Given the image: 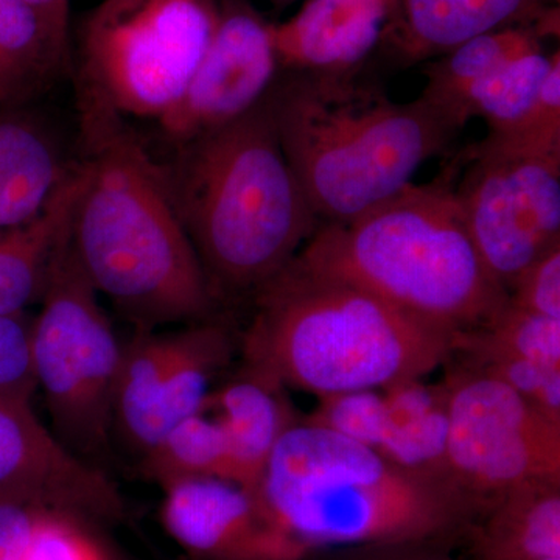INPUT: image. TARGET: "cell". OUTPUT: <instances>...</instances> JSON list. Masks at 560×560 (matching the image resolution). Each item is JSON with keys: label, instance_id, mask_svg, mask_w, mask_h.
Masks as SVG:
<instances>
[{"label": "cell", "instance_id": "1", "mask_svg": "<svg viewBox=\"0 0 560 560\" xmlns=\"http://www.w3.org/2000/svg\"><path fill=\"white\" fill-rule=\"evenodd\" d=\"M77 102L83 184L70 245L92 287L136 329L215 318L219 301L160 162L116 110L83 91Z\"/></svg>", "mask_w": 560, "mask_h": 560}, {"label": "cell", "instance_id": "2", "mask_svg": "<svg viewBox=\"0 0 560 560\" xmlns=\"http://www.w3.org/2000/svg\"><path fill=\"white\" fill-rule=\"evenodd\" d=\"M161 171L217 301L253 296L320 224L268 95L241 119L175 145Z\"/></svg>", "mask_w": 560, "mask_h": 560}, {"label": "cell", "instance_id": "3", "mask_svg": "<svg viewBox=\"0 0 560 560\" xmlns=\"http://www.w3.org/2000/svg\"><path fill=\"white\" fill-rule=\"evenodd\" d=\"M453 342L452 331L293 259L253 294L238 349L243 366L323 399L423 378L451 361Z\"/></svg>", "mask_w": 560, "mask_h": 560}, {"label": "cell", "instance_id": "4", "mask_svg": "<svg viewBox=\"0 0 560 560\" xmlns=\"http://www.w3.org/2000/svg\"><path fill=\"white\" fill-rule=\"evenodd\" d=\"M254 492L313 555L451 541L482 508L455 481L404 469L304 418L282 434Z\"/></svg>", "mask_w": 560, "mask_h": 560}, {"label": "cell", "instance_id": "5", "mask_svg": "<svg viewBox=\"0 0 560 560\" xmlns=\"http://www.w3.org/2000/svg\"><path fill=\"white\" fill-rule=\"evenodd\" d=\"M268 98L280 145L320 224L388 200L460 131L422 97L390 101L360 73L290 72Z\"/></svg>", "mask_w": 560, "mask_h": 560}, {"label": "cell", "instance_id": "6", "mask_svg": "<svg viewBox=\"0 0 560 560\" xmlns=\"http://www.w3.org/2000/svg\"><path fill=\"white\" fill-rule=\"evenodd\" d=\"M453 173L408 184L340 223H323L294 259L418 318L459 334L510 301L471 241Z\"/></svg>", "mask_w": 560, "mask_h": 560}, {"label": "cell", "instance_id": "7", "mask_svg": "<svg viewBox=\"0 0 560 560\" xmlns=\"http://www.w3.org/2000/svg\"><path fill=\"white\" fill-rule=\"evenodd\" d=\"M220 0H102L80 31L77 90L125 119L158 120L200 65Z\"/></svg>", "mask_w": 560, "mask_h": 560}, {"label": "cell", "instance_id": "8", "mask_svg": "<svg viewBox=\"0 0 560 560\" xmlns=\"http://www.w3.org/2000/svg\"><path fill=\"white\" fill-rule=\"evenodd\" d=\"M33 318L32 357L54 434L103 470L113 440L114 396L124 345L84 275L70 237Z\"/></svg>", "mask_w": 560, "mask_h": 560}, {"label": "cell", "instance_id": "9", "mask_svg": "<svg viewBox=\"0 0 560 560\" xmlns=\"http://www.w3.org/2000/svg\"><path fill=\"white\" fill-rule=\"evenodd\" d=\"M467 161L456 197L486 268L510 293L518 276L560 243V151L488 135L470 147Z\"/></svg>", "mask_w": 560, "mask_h": 560}, {"label": "cell", "instance_id": "10", "mask_svg": "<svg viewBox=\"0 0 560 560\" xmlns=\"http://www.w3.org/2000/svg\"><path fill=\"white\" fill-rule=\"evenodd\" d=\"M447 389V463L480 501L533 481L560 482V422L489 375L453 368Z\"/></svg>", "mask_w": 560, "mask_h": 560}, {"label": "cell", "instance_id": "11", "mask_svg": "<svg viewBox=\"0 0 560 560\" xmlns=\"http://www.w3.org/2000/svg\"><path fill=\"white\" fill-rule=\"evenodd\" d=\"M238 348L215 318L172 331L136 329L124 345L113 433L138 458L173 427L205 411L213 378Z\"/></svg>", "mask_w": 560, "mask_h": 560}, {"label": "cell", "instance_id": "12", "mask_svg": "<svg viewBox=\"0 0 560 560\" xmlns=\"http://www.w3.org/2000/svg\"><path fill=\"white\" fill-rule=\"evenodd\" d=\"M279 62L272 24L248 0H220V18L200 65L158 127L173 147L226 127L275 86Z\"/></svg>", "mask_w": 560, "mask_h": 560}, {"label": "cell", "instance_id": "13", "mask_svg": "<svg viewBox=\"0 0 560 560\" xmlns=\"http://www.w3.org/2000/svg\"><path fill=\"white\" fill-rule=\"evenodd\" d=\"M0 501L73 512L105 528L128 518L108 474L69 452L31 404L7 397H0Z\"/></svg>", "mask_w": 560, "mask_h": 560}, {"label": "cell", "instance_id": "14", "mask_svg": "<svg viewBox=\"0 0 560 560\" xmlns=\"http://www.w3.org/2000/svg\"><path fill=\"white\" fill-rule=\"evenodd\" d=\"M304 419L366 445L404 469L455 481L447 463L444 383L429 385L423 378H412L385 388L323 397Z\"/></svg>", "mask_w": 560, "mask_h": 560}, {"label": "cell", "instance_id": "15", "mask_svg": "<svg viewBox=\"0 0 560 560\" xmlns=\"http://www.w3.org/2000/svg\"><path fill=\"white\" fill-rule=\"evenodd\" d=\"M161 522L189 560H311L254 490L223 478H191L162 489Z\"/></svg>", "mask_w": 560, "mask_h": 560}, {"label": "cell", "instance_id": "16", "mask_svg": "<svg viewBox=\"0 0 560 560\" xmlns=\"http://www.w3.org/2000/svg\"><path fill=\"white\" fill-rule=\"evenodd\" d=\"M397 0H305L289 21L272 24L280 70L315 75L360 73L381 51Z\"/></svg>", "mask_w": 560, "mask_h": 560}, {"label": "cell", "instance_id": "17", "mask_svg": "<svg viewBox=\"0 0 560 560\" xmlns=\"http://www.w3.org/2000/svg\"><path fill=\"white\" fill-rule=\"evenodd\" d=\"M515 25L558 36L559 0H397L382 50L401 66L418 65Z\"/></svg>", "mask_w": 560, "mask_h": 560}, {"label": "cell", "instance_id": "18", "mask_svg": "<svg viewBox=\"0 0 560 560\" xmlns=\"http://www.w3.org/2000/svg\"><path fill=\"white\" fill-rule=\"evenodd\" d=\"M202 412L219 420L226 436L230 481L250 490H256L276 444L298 419L285 388L246 366L210 390Z\"/></svg>", "mask_w": 560, "mask_h": 560}, {"label": "cell", "instance_id": "19", "mask_svg": "<svg viewBox=\"0 0 560 560\" xmlns=\"http://www.w3.org/2000/svg\"><path fill=\"white\" fill-rule=\"evenodd\" d=\"M81 184L80 161L72 162L60 186L35 215L0 228V315L27 313L43 301L51 268L70 237Z\"/></svg>", "mask_w": 560, "mask_h": 560}, {"label": "cell", "instance_id": "20", "mask_svg": "<svg viewBox=\"0 0 560 560\" xmlns=\"http://www.w3.org/2000/svg\"><path fill=\"white\" fill-rule=\"evenodd\" d=\"M471 560L560 558V482L533 481L489 500L471 521Z\"/></svg>", "mask_w": 560, "mask_h": 560}, {"label": "cell", "instance_id": "21", "mask_svg": "<svg viewBox=\"0 0 560 560\" xmlns=\"http://www.w3.org/2000/svg\"><path fill=\"white\" fill-rule=\"evenodd\" d=\"M72 162L54 132L24 108H0V228L31 219Z\"/></svg>", "mask_w": 560, "mask_h": 560}, {"label": "cell", "instance_id": "22", "mask_svg": "<svg viewBox=\"0 0 560 560\" xmlns=\"http://www.w3.org/2000/svg\"><path fill=\"white\" fill-rule=\"evenodd\" d=\"M68 61L69 49L24 0H0V108H24Z\"/></svg>", "mask_w": 560, "mask_h": 560}, {"label": "cell", "instance_id": "23", "mask_svg": "<svg viewBox=\"0 0 560 560\" xmlns=\"http://www.w3.org/2000/svg\"><path fill=\"white\" fill-rule=\"evenodd\" d=\"M547 38L539 27L515 25L464 40L427 65V84L420 97L460 130L456 124V109L463 95L478 81L499 72L510 62L544 50Z\"/></svg>", "mask_w": 560, "mask_h": 560}, {"label": "cell", "instance_id": "24", "mask_svg": "<svg viewBox=\"0 0 560 560\" xmlns=\"http://www.w3.org/2000/svg\"><path fill=\"white\" fill-rule=\"evenodd\" d=\"M139 470L161 489L191 478L230 480L228 442L219 420L209 412L183 420L140 456Z\"/></svg>", "mask_w": 560, "mask_h": 560}, {"label": "cell", "instance_id": "25", "mask_svg": "<svg viewBox=\"0 0 560 560\" xmlns=\"http://www.w3.org/2000/svg\"><path fill=\"white\" fill-rule=\"evenodd\" d=\"M555 54L533 51L474 84L456 109V124L460 130L474 117L485 120L489 132L517 128L536 105Z\"/></svg>", "mask_w": 560, "mask_h": 560}, {"label": "cell", "instance_id": "26", "mask_svg": "<svg viewBox=\"0 0 560 560\" xmlns=\"http://www.w3.org/2000/svg\"><path fill=\"white\" fill-rule=\"evenodd\" d=\"M455 345L497 350L560 370V319L522 311L510 301L488 323L456 334Z\"/></svg>", "mask_w": 560, "mask_h": 560}, {"label": "cell", "instance_id": "27", "mask_svg": "<svg viewBox=\"0 0 560 560\" xmlns=\"http://www.w3.org/2000/svg\"><path fill=\"white\" fill-rule=\"evenodd\" d=\"M103 529L83 515L40 508L24 560H125Z\"/></svg>", "mask_w": 560, "mask_h": 560}, {"label": "cell", "instance_id": "28", "mask_svg": "<svg viewBox=\"0 0 560 560\" xmlns=\"http://www.w3.org/2000/svg\"><path fill=\"white\" fill-rule=\"evenodd\" d=\"M453 355H459L463 366L504 383L545 416L560 422V370L469 345L453 346Z\"/></svg>", "mask_w": 560, "mask_h": 560}, {"label": "cell", "instance_id": "29", "mask_svg": "<svg viewBox=\"0 0 560 560\" xmlns=\"http://www.w3.org/2000/svg\"><path fill=\"white\" fill-rule=\"evenodd\" d=\"M33 318L0 315V397L31 404L38 390L32 357Z\"/></svg>", "mask_w": 560, "mask_h": 560}, {"label": "cell", "instance_id": "30", "mask_svg": "<svg viewBox=\"0 0 560 560\" xmlns=\"http://www.w3.org/2000/svg\"><path fill=\"white\" fill-rule=\"evenodd\" d=\"M508 294L514 307L560 319V243L533 261Z\"/></svg>", "mask_w": 560, "mask_h": 560}, {"label": "cell", "instance_id": "31", "mask_svg": "<svg viewBox=\"0 0 560 560\" xmlns=\"http://www.w3.org/2000/svg\"><path fill=\"white\" fill-rule=\"evenodd\" d=\"M39 510L0 501V560H24Z\"/></svg>", "mask_w": 560, "mask_h": 560}, {"label": "cell", "instance_id": "32", "mask_svg": "<svg viewBox=\"0 0 560 560\" xmlns=\"http://www.w3.org/2000/svg\"><path fill=\"white\" fill-rule=\"evenodd\" d=\"M448 541L427 544L382 545L341 550L337 560H455L445 550Z\"/></svg>", "mask_w": 560, "mask_h": 560}, {"label": "cell", "instance_id": "33", "mask_svg": "<svg viewBox=\"0 0 560 560\" xmlns=\"http://www.w3.org/2000/svg\"><path fill=\"white\" fill-rule=\"evenodd\" d=\"M24 2L38 14L54 38L69 49L70 0H24Z\"/></svg>", "mask_w": 560, "mask_h": 560}, {"label": "cell", "instance_id": "34", "mask_svg": "<svg viewBox=\"0 0 560 560\" xmlns=\"http://www.w3.org/2000/svg\"><path fill=\"white\" fill-rule=\"evenodd\" d=\"M271 2L282 3V2H293V0H271Z\"/></svg>", "mask_w": 560, "mask_h": 560}, {"label": "cell", "instance_id": "35", "mask_svg": "<svg viewBox=\"0 0 560 560\" xmlns=\"http://www.w3.org/2000/svg\"><path fill=\"white\" fill-rule=\"evenodd\" d=\"M545 560H560V558H550V559H545Z\"/></svg>", "mask_w": 560, "mask_h": 560}, {"label": "cell", "instance_id": "36", "mask_svg": "<svg viewBox=\"0 0 560 560\" xmlns=\"http://www.w3.org/2000/svg\"><path fill=\"white\" fill-rule=\"evenodd\" d=\"M125 560H127V559H125Z\"/></svg>", "mask_w": 560, "mask_h": 560}]
</instances>
